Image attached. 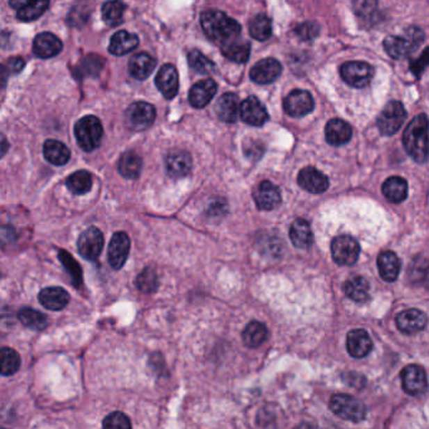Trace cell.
<instances>
[{
	"mask_svg": "<svg viewBox=\"0 0 429 429\" xmlns=\"http://www.w3.org/2000/svg\"><path fill=\"white\" fill-rule=\"evenodd\" d=\"M205 35L222 47L237 40L242 28L233 18L219 10H207L200 17Z\"/></svg>",
	"mask_w": 429,
	"mask_h": 429,
	"instance_id": "1",
	"label": "cell"
},
{
	"mask_svg": "<svg viewBox=\"0 0 429 429\" xmlns=\"http://www.w3.org/2000/svg\"><path fill=\"white\" fill-rule=\"evenodd\" d=\"M427 115L422 113L416 116L407 126L403 135L404 147L416 163H426L428 158L427 146Z\"/></svg>",
	"mask_w": 429,
	"mask_h": 429,
	"instance_id": "2",
	"label": "cell"
},
{
	"mask_svg": "<svg viewBox=\"0 0 429 429\" xmlns=\"http://www.w3.org/2000/svg\"><path fill=\"white\" fill-rule=\"evenodd\" d=\"M424 40V33L421 28L410 26L403 37L390 35L384 40V48L391 58L402 60L408 57L410 53L414 52Z\"/></svg>",
	"mask_w": 429,
	"mask_h": 429,
	"instance_id": "3",
	"label": "cell"
},
{
	"mask_svg": "<svg viewBox=\"0 0 429 429\" xmlns=\"http://www.w3.org/2000/svg\"><path fill=\"white\" fill-rule=\"evenodd\" d=\"M74 136L83 152L96 150L104 138V127L99 118L88 115L79 119L74 125Z\"/></svg>",
	"mask_w": 429,
	"mask_h": 429,
	"instance_id": "4",
	"label": "cell"
},
{
	"mask_svg": "<svg viewBox=\"0 0 429 429\" xmlns=\"http://www.w3.org/2000/svg\"><path fill=\"white\" fill-rule=\"evenodd\" d=\"M329 405L335 416L349 422H362L366 416V408L363 402L348 394L332 396Z\"/></svg>",
	"mask_w": 429,
	"mask_h": 429,
	"instance_id": "5",
	"label": "cell"
},
{
	"mask_svg": "<svg viewBox=\"0 0 429 429\" xmlns=\"http://www.w3.org/2000/svg\"><path fill=\"white\" fill-rule=\"evenodd\" d=\"M156 118L155 107L147 102H135L126 110L125 121L132 131H144L154 124Z\"/></svg>",
	"mask_w": 429,
	"mask_h": 429,
	"instance_id": "6",
	"label": "cell"
},
{
	"mask_svg": "<svg viewBox=\"0 0 429 429\" xmlns=\"http://www.w3.org/2000/svg\"><path fill=\"white\" fill-rule=\"evenodd\" d=\"M340 74L349 86L363 88L368 86L374 77V68L366 62L353 60L343 63L340 68Z\"/></svg>",
	"mask_w": 429,
	"mask_h": 429,
	"instance_id": "7",
	"label": "cell"
},
{
	"mask_svg": "<svg viewBox=\"0 0 429 429\" xmlns=\"http://www.w3.org/2000/svg\"><path fill=\"white\" fill-rule=\"evenodd\" d=\"M407 118L404 106L399 101H391L383 108L378 118V127L383 135H394L403 125Z\"/></svg>",
	"mask_w": 429,
	"mask_h": 429,
	"instance_id": "8",
	"label": "cell"
},
{
	"mask_svg": "<svg viewBox=\"0 0 429 429\" xmlns=\"http://www.w3.org/2000/svg\"><path fill=\"white\" fill-rule=\"evenodd\" d=\"M331 254L337 264L353 266L357 264L360 254V245L355 238L339 236L331 243Z\"/></svg>",
	"mask_w": 429,
	"mask_h": 429,
	"instance_id": "9",
	"label": "cell"
},
{
	"mask_svg": "<svg viewBox=\"0 0 429 429\" xmlns=\"http://www.w3.org/2000/svg\"><path fill=\"white\" fill-rule=\"evenodd\" d=\"M79 254L88 261H96L104 248V234L96 227H90L83 232L77 242Z\"/></svg>",
	"mask_w": 429,
	"mask_h": 429,
	"instance_id": "10",
	"label": "cell"
},
{
	"mask_svg": "<svg viewBox=\"0 0 429 429\" xmlns=\"http://www.w3.org/2000/svg\"><path fill=\"white\" fill-rule=\"evenodd\" d=\"M315 107V102L310 92L304 90H295L284 99V108L291 118H304Z\"/></svg>",
	"mask_w": 429,
	"mask_h": 429,
	"instance_id": "11",
	"label": "cell"
},
{
	"mask_svg": "<svg viewBox=\"0 0 429 429\" xmlns=\"http://www.w3.org/2000/svg\"><path fill=\"white\" fill-rule=\"evenodd\" d=\"M402 385L407 394L410 396H421L427 390V374L426 370L419 365H408L402 373Z\"/></svg>",
	"mask_w": 429,
	"mask_h": 429,
	"instance_id": "12",
	"label": "cell"
},
{
	"mask_svg": "<svg viewBox=\"0 0 429 429\" xmlns=\"http://www.w3.org/2000/svg\"><path fill=\"white\" fill-rule=\"evenodd\" d=\"M130 252V238L124 232H116L108 245V262L113 270L124 267Z\"/></svg>",
	"mask_w": 429,
	"mask_h": 429,
	"instance_id": "13",
	"label": "cell"
},
{
	"mask_svg": "<svg viewBox=\"0 0 429 429\" xmlns=\"http://www.w3.org/2000/svg\"><path fill=\"white\" fill-rule=\"evenodd\" d=\"M241 119L251 126H262L268 121V113L264 104L254 96L247 99L239 106Z\"/></svg>",
	"mask_w": 429,
	"mask_h": 429,
	"instance_id": "14",
	"label": "cell"
},
{
	"mask_svg": "<svg viewBox=\"0 0 429 429\" xmlns=\"http://www.w3.org/2000/svg\"><path fill=\"white\" fill-rule=\"evenodd\" d=\"M396 327L404 335H416L424 330L427 325V315L421 310L410 309L404 310L396 316Z\"/></svg>",
	"mask_w": 429,
	"mask_h": 429,
	"instance_id": "15",
	"label": "cell"
},
{
	"mask_svg": "<svg viewBox=\"0 0 429 429\" xmlns=\"http://www.w3.org/2000/svg\"><path fill=\"white\" fill-rule=\"evenodd\" d=\"M282 66L277 60L275 58H264L259 60L254 66L252 67L251 76L252 81L259 85H268L275 82L281 76Z\"/></svg>",
	"mask_w": 429,
	"mask_h": 429,
	"instance_id": "16",
	"label": "cell"
},
{
	"mask_svg": "<svg viewBox=\"0 0 429 429\" xmlns=\"http://www.w3.org/2000/svg\"><path fill=\"white\" fill-rule=\"evenodd\" d=\"M298 184L307 192L321 194L329 188L327 177L312 166L304 168L298 177Z\"/></svg>",
	"mask_w": 429,
	"mask_h": 429,
	"instance_id": "17",
	"label": "cell"
},
{
	"mask_svg": "<svg viewBox=\"0 0 429 429\" xmlns=\"http://www.w3.org/2000/svg\"><path fill=\"white\" fill-rule=\"evenodd\" d=\"M254 202L258 209L261 211H272L277 208L281 203V192L277 186L272 184L271 181L264 180L256 188L253 194Z\"/></svg>",
	"mask_w": 429,
	"mask_h": 429,
	"instance_id": "18",
	"label": "cell"
},
{
	"mask_svg": "<svg viewBox=\"0 0 429 429\" xmlns=\"http://www.w3.org/2000/svg\"><path fill=\"white\" fill-rule=\"evenodd\" d=\"M155 83L165 99H174L179 90V76L177 68L169 63L164 65L159 70Z\"/></svg>",
	"mask_w": 429,
	"mask_h": 429,
	"instance_id": "19",
	"label": "cell"
},
{
	"mask_svg": "<svg viewBox=\"0 0 429 429\" xmlns=\"http://www.w3.org/2000/svg\"><path fill=\"white\" fill-rule=\"evenodd\" d=\"M346 348L351 357L362 359L369 355L373 349V341L366 331L363 329H354L348 334Z\"/></svg>",
	"mask_w": 429,
	"mask_h": 429,
	"instance_id": "20",
	"label": "cell"
},
{
	"mask_svg": "<svg viewBox=\"0 0 429 429\" xmlns=\"http://www.w3.org/2000/svg\"><path fill=\"white\" fill-rule=\"evenodd\" d=\"M63 44L60 38L49 32L40 33L33 42V52L40 58H52L62 52Z\"/></svg>",
	"mask_w": 429,
	"mask_h": 429,
	"instance_id": "21",
	"label": "cell"
},
{
	"mask_svg": "<svg viewBox=\"0 0 429 429\" xmlns=\"http://www.w3.org/2000/svg\"><path fill=\"white\" fill-rule=\"evenodd\" d=\"M217 93V83L213 79H203L192 87L189 102L195 108H203L211 102Z\"/></svg>",
	"mask_w": 429,
	"mask_h": 429,
	"instance_id": "22",
	"label": "cell"
},
{
	"mask_svg": "<svg viewBox=\"0 0 429 429\" xmlns=\"http://www.w3.org/2000/svg\"><path fill=\"white\" fill-rule=\"evenodd\" d=\"M353 136L351 126L343 120L332 119L325 126V138L332 146H340L349 143Z\"/></svg>",
	"mask_w": 429,
	"mask_h": 429,
	"instance_id": "23",
	"label": "cell"
},
{
	"mask_svg": "<svg viewBox=\"0 0 429 429\" xmlns=\"http://www.w3.org/2000/svg\"><path fill=\"white\" fill-rule=\"evenodd\" d=\"M165 168L172 178H184L192 170V158L186 152H172L166 156Z\"/></svg>",
	"mask_w": 429,
	"mask_h": 429,
	"instance_id": "24",
	"label": "cell"
},
{
	"mask_svg": "<svg viewBox=\"0 0 429 429\" xmlns=\"http://www.w3.org/2000/svg\"><path fill=\"white\" fill-rule=\"evenodd\" d=\"M40 302L48 310L60 311L70 302V295L60 287H47L40 292Z\"/></svg>",
	"mask_w": 429,
	"mask_h": 429,
	"instance_id": "25",
	"label": "cell"
},
{
	"mask_svg": "<svg viewBox=\"0 0 429 429\" xmlns=\"http://www.w3.org/2000/svg\"><path fill=\"white\" fill-rule=\"evenodd\" d=\"M155 66H156V60L145 52L136 53L129 60L130 74L133 79H140V81L147 79L155 70Z\"/></svg>",
	"mask_w": 429,
	"mask_h": 429,
	"instance_id": "26",
	"label": "cell"
},
{
	"mask_svg": "<svg viewBox=\"0 0 429 429\" xmlns=\"http://www.w3.org/2000/svg\"><path fill=\"white\" fill-rule=\"evenodd\" d=\"M400 259L394 252L384 251L378 257L379 273L387 282H394L400 272Z\"/></svg>",
	"mask_w": 429,
	"mask_h": 429,
	"instance_id": "27",
	"label": "cell"
},
{
	"mask_svg": "<svg viewBox=\"0 0 429 429\" xmlns=\"http://www.w3.org/2000/svg\"><path fill=\"white\" fill-rule=\"evenodd\" d=\"M238 96L236 93H225L219 97L218 102L216 105V113L220 121L227 124H233L238 119Z\"/></svg>",
	"mask_w": 429,
	"mask_h": 429,
	"instance_id": "28",
	"label": "cell"
},
{
	"mask_svg": "<svg viewBox=\"0 0 429 429\" xmlns=\"http://www.w3.org/2000/svg\"><path fill=\"white\" fill-rule=\"evenodd\" d=\"M139 46V38L136 34L129 33L127 31H119L110 40L108 51L113 56H125Z\"/></svg>",
	"mask_w": 429,
	"mask_h": 429,
	"instance_id": "29",
	"label": "cell"
},
{
	"mask_svg": "<svg viewBox=\"0 0 429 429\" xmlns=\"http://www.w3.org/2000/svg\"><path fill=\"white\" fill-rule=\"evenodd\" d=\"M290 238L295 247L301 250L310 248L314 243V233L310 223L305 219H296L291 225Z\"/></svg>",
	"mask_w": 429,
	"mask_h": 429,
	"instance_id": "30",
	"label": "cell"
},
{
	"mask_svg": "<svg viewBox=\"0 0 429 429\" xmlns=\"http://www.w3.org/2000/svg\"><path fill=\"white\" fill-rule=\"evenodd\" d=\"M43 155L53 165H65L71 158V152L63 143L58 140H47L43 145Z\"/></svg>",
	"mask_w": 429,
	"mask_h": 429,
	"instance_id": "31",
	"label": "cell"
},
{
	"mask_svg": "<svg viewBox=\"0 0 429 429\" xmlns=\"http://www.w3.org/2000/svg\"><path fill=\"white\" fill-rule=\"evenodd\" d=\"M383 194L391 203H402L408 195V183L400 177L387 179L383 184Z\"/></svg>",
	"mask_w": 429,
	"mask_h": 429,
	"instance_id": "32",
	"label": "cell"
},
{
	"mask_svg": "<svg viewBox=\"0 0 429 429\" xmlns=\"http://www.w3.org/2000/svg\"><path fill=\"white\" fill-rule=\"evenodd\" d=\"M143 169V159L135 152H126L121 155L119 161V172L124 178H139Z\"/></svg>",
	"mask_w": 429,
	"mask_h": 429,
	"instance_id": "33",
	"label": "cell"
},
{
	"mask_svg": "<svg viewBox=\"0 0 429 429\" xmlns=\"http://www.w3.org/2000/svg\"><path fill=\"white\" fill-rule=\"evenodd\" d=\"M369 282L362 276L348 280L343 286L345 295L355 302H365L369 298Z\"/></svg>",
	"mask_w": 429,
	"mask_h": 429,
	"instance_id": "34",
	"label": "cell"
},
{
	"mask_svg": "<svg viewBox=\"0 0 429 429\" xmlns=\"http://www.w3.org/2000/svg\"><path fill=\"white\" fill-rule=\"evenodd\" d=\"M268 337V330L266 327V325L258 321H252L250 324L245 326V331L242 334V339L247 348H258L267 340Z\"/></svg>",
	"mask_w": 429,
	"mask_h": 429,
	"instance_id": "35",
	"label": "cell"
},
{
	"mask_svg": "<svg viewBox=\"0 0 429 429\" xmlns=\"http://www.w3.org/2000/svg\"><path fill=\"white\" fill-rule=\"evenodd\" d=\"M222 53L225 58L232 62L245 63L250 58L251 46L245 40H237L227 46L222 47Z\"/></svg>",
	"mask_w": 429,
	"mask_h": 429,
	"instance_id": "36",
	"label": "cell"
},
{
	"mask_svg": "<svg viewBox=\"0 0 429 429\" xmlns=\"http://www.w3.org/2000/svg\"><path fill=\"white\" fill-rule=\"evenodd\" d=\"M66 185L67 188L76 195L87 194L92 188V177L86 170H79L67 178Z\"/></svg>",
	"mask_w": 429,
	"mask_h": 429,
	"instance_id": "37",
	"label": "cell"
},
{
	"mask_svg": "<svg viewBox=\"0 0 429 429\" xmlns=\"http://www.w3.org/2000/svg\"><path fill=\"white\" fill-rule=\"evenodd\" d=\"M20 368V357L17 351L10 348L0 349V374L10 377Z\"/></svg>",
	"mask_w": 429,
	"mask_h": 429,
	"instance_id": "38",
	"label": "cell"
},
{
	"mask_svg": "<svg viewBox=\"0 0 429 429\" xmlns=\"http://www.w3.org/2000/svg\"><path fill=\"white\" fill-rule=\"evenodd\" d=\"M250 34L254 40H267L272 35V22L267 15L259 14L250 22Z\"/></svg>",
	"mask_w": 429,
	"mask_h": 429,
	"instance_id": "39",
	"label": "cell"
},
{
	"mask_svg": "<svg viewBox=\"0 0 429 429\" xmlns=\"http://www.w3.org/2000/svg\"><path fill=\"white\" fill-rule=\"evenodd\" d=\"M49 7V1L38 0V1H24L23 7L18 10V19L23 22H32L38 19L42 14H44L47 8Z\"/></svg>",
	"mask_w": 429,
	"mask_h": 429,
	"instance_id": "40",
	"label": "cell"
},
{
	"mask_svg": "<svg viewBox=\"0 0 429 429\" xmlns=\"http://www.w3.org/2000/svg\"><path fill=\"white\" fill-rule=\"evenodd\" d=\"M126 6L121 1H106L102 6V18L108 26H119L124 18Z\"/></svg>",
	"mask_w": 429,
	"mask_h": 429,
	"instance_id": "41",
	"label": "cell"
},
{
	"mask_svg": "<svg viewBox=\"0 0 429 429\" xmlns=\"http://www.w3.org/2000/svg\"><path fill=\"white\" fill-rule=\"evenodd\" d=\"M18 318L22 324L33 330H43L48 325L47 316L33 309H22L18 312Z\"/></svg>",
	"mask_w": 429,
	"mask_h": 429,
	"instance_id": "42",
	"label": "cell"
},
{
	"mask_svg": "<svg viewBox=\"0 0 429 429\" xmlns=\"http://www.w3.org/2000/svg\"><path fill=\"white\" fill-rule=\"evenodd\" d=\"M136 286L144 293H152L158 290L159 278L156 272L150 267L145 268L136 278Z\"/></svg>",
	"mask_w": 429,
	"mask_h": 429,
	"instance_id": "43",
	"label": "cell"
},
{
	"mask_svg": "<svg viewBox=\"0 0 429 429\" xmlns=\"http://www.w3.org/2000/svg\"><path fill=\"white\" fill-rule=\"evenodd\" d=\"M188 62L193 70H195L197 72L202 73V74L213 72L216 67V65L211 60H208L198 49H193L188 53Z\"/></svg>",
	"mask_w": 429,
	"mask_h": 429,
	"instance_id": "44",
	"label": "cell"
},
{
	"mask_svg": "<svg viewBox=\"0 0 429 429\" xmlns=\"http://www.w3.org/2000/svg\"><path fill=\"white\" fill-rule=\"evenodd\" d=\"M58 257H60L62 264L65 266L67 272L71 275L74 286L79 287V284H82V270H81L79 264H77V261L65 250H60L58 252Z\"/></svg>",
	"mask_w": 429,
	"mask_h": 429,
	"instance_id": "45",
	"label": "cell"
},
{
	"mask_svg": "<svg viewBox=\"0 0 429 429\" xmlns=\"http://www.w3.org/2000/svg\"><path fill=\"white\" fill-rule=\"evenodd\" d=\"M105 66V60L101 58L96 54H90L87 56L86 58H83V60L81 62L79 65V71L81 73L82 77L85 76H97L102 68Z\"/></svg>",
	"mask_w": 429,
	"mask_h": 429,
	"instance_id": "46",
	"label": "cell"
},
{
	"mask_svg": "<svg viewBox=\"0 0 429 429\" xmlns=\"http://www.w3.org/2000/svg\"><path fill=\"white\" fill-rule=\"evenodd\" d=\"M102 427L104 429H132L129 416L121 412H113L106 416Z\"/></svg>",
	"mask_w": 429,
	"mask_h": 429,
	"instance_id": "47",
	"label": "cell"
},
{
	"mask_svg": "<svg viewBox=\"0 0 429 429\" xmlns=\"http://www.w3.org/2000/svg\"><path fill=\"white\" fill-rule=\"evenodd\" d=\"M90 14H91L90 8L85 7V6H77L71 9V12L67 17V22L70 26L79 28L86 24L87 20L90 18Z\"/></svg>",
	"mask_w": 429,
	"mask_h": 429,
	"instance_id": "48",
	"label": "cell"
},
{
	"mask_svg": "<svg viewBox=\"0 0 429 429\" xmlns=\"http://www.w3.org/2000/svg\"><path fill=\"white\" fill-rule=\"evenodd\" d=\"M320 33V26L315 22H305L295 28V34L301 40H312Z\"/></svg>",
	"mask_w": 429,
	"mask_h": 429,
	"instance_id": "49",
	"label": "cell"
},
{
	"mask_svg": "<svg viewBox=\"0 0 429 429\" xmlns=\"http://www.w3.org/2000/svg\"><path fill=\"white\" fill-rule=\"evenodd\" d=\"M264 145L261 143H256L253 140H250L245 144V154L247 158L259 160L261 156L264 155Z\"/></svg>",
	"mask_w": 429,
	"mask_h": 429,
	"instance_id": "50",
	"label": "cell"
},
{
	"mask_svg": "<svg viewBox=\"0 0 429 429\" xmlns=\"http://www.w3.org/2000/svg\"><path fill=\"white\" fill-rule=\"evenodd\" d=\"M428 48H426L424 52L422 53V56L410 63V70H412V72L416 74V77L422 76L426 67L428 65Z\"/></svg>",
	"mask_w": 429,
	"mask_h": 429,
	"instance_id": "51",
	"label": "cell"
},
{
	"mask_svg": "<svg viewBox=\"0 0 429 429\" xmlns=\"http://www.w3.org/2000/svg\"><path fill=\"white\" fill-rule=\"evenodd\" d=\"M7 66L8 70H9V72L14 73V74H17V73L22 72L23 71V68L26 66V62L23 58H20V57H12V58H9L7 60Z\"/></svg>",
	"mask_w": 429,
	"mask_h": 429,
	"instance_id": "52",
	"label": "cell"
},
{
	"mask_svg": "<svg viewBox=\"0 0 429 429\" xmlns=\"http://www.w3.org/2000/svg\"><path fill=\"white\" fill-rule=\"evenodd\" d=\"M9 70L6 65H0V88H4L9 79Z\"/></svg>",
	"mask_w": 429,
	"mask_h": 429,
	"instance_id": "53",
	"label": "cell"
},
{
	"mask_svg": "<svg viewBox=\"0 0 429 429\" xmlns=\"http://www.w3.org/2000/svg\"><path fill=\"white\" fill-rule=\"evenodd\" d=\"M9 150V143H8L7 138L0 133V159L3 158Z\"/></svg>",
	"mask_w": 429,
	"mask_h": 429,
	"instance_id": "54",
	"label": "cell"
}]
</instances>
